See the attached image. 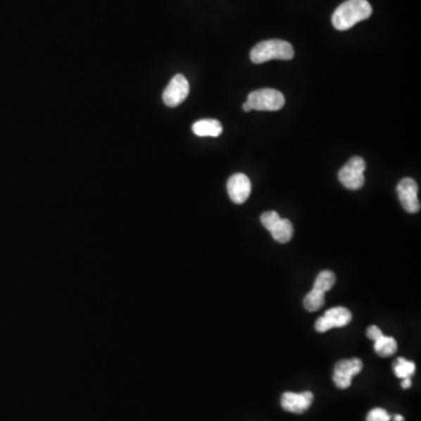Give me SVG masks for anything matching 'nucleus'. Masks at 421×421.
I'll list each match as a JSON object with an SVG mask.
<instances>
[{"label": "nucleus", "instance_id": "1", "mask_svg": "<svg viewBox=\"0 0 421 421\" xmlns=\"http://www.w3.org/2000/svg\"><path fill=\"white\" fill-rule=\"evenodd\" d=\"M372 6L367 0H346L332 14L334 27L339 31H348L359 21L371 17Z\"/></svg>", "mask_w": 421, "mask_h": 421}, {"label": "nucleus", "instance_id": "2", "mask_svg": "<svg viewBox=\"0 0 421 421\" xmlns=\"http://www.w3.org/2000/svg\"><path fill=\"white\" fill-rule=\"evenodd\" d=\"M293 46L279 39L265 40L254 46L251 52V60L256 65L270 60H291L294 58Z\"/></svg>", "mask_w": 421, "mask_h": 421}, {"label": "nucleus", "instance_id": "3", "mask_svg": "<svg viewBox=\"0 0 421 421\" xmlns=\"http://www.w3.org/2000/svg\"><path fill=\"white\" fill-rule=\"evenodd\" d=\"M249 106L252 107L253 111H277L282 109L284 106V96L283 94L277 89L254 90L249 95Z\"/></svg>", "mask_w": 421, "mask_h": 421}, {"label": "nucleus", "instance_id": "4", "mask_svg": "<svg viewBox=\"0 0 421 421\" xmlns=\"http://www.w3.org/2000/svg\"><path fill=\"white\" fill-rule=\"evenodd\" d=\"M366 169V163L362 157H352L342 169L339 170V180L343 187L348 190H359L365 183L364 171Z\"/></svg>", "mask_w": 421, "mask_h": 421}, {"label": "nucleus", "instance_id": "5", "mask_svg": "<svg viewBox=\"0 0 421 421\" xmlns=\"http://www.w3.org/2000/svg\"><path fill=\"white\" fill-rule=\"evenodd\" d=\"M190 93V84L185 76L177 74L163 93V101L168 107H177L183 103Z\"/></svg>", "mask_w": 421, "mask_h": 421}, {"label": "nucleus", "instance_id": "6", "mask_svg": "<svg viewBox=\"0 0 421 421\" xmlns=\"http://www.w3.org/2000/svg\"><path fill=\"white\" fill-rule=\"evenodd\" d=\"M363 370V362L359 358L339 360L334 370V382L339 389H348L351 385L352 378Z\"/></svg>", "mask_w": 421, "mask_h": 421}, {"label": "nucleus", "instance_id": "7", "mask_svg": "<svg viewBox=\"0 0 421 421\" xmlns=\"http://www.w3.org/2000/svg\"><path fill=\"white\" fill-rule=\"evenodd\" d=\"M398 196L404 210L408 213H417L420 210L418 199V185L412 178H404L398 184Z\"/></svg>", "mask_w": 421, "mask_h": 421}, {"label": "nucleus", "instance_id": "8", "mask_svg": "<svg viewBox=\"0 0 421 421\" xmlns=\"http://www.w3.org/2000/svg\"><path fill=\"white\" fill-rule=\"evenodd\" d=\"M252 191V184L245 173H234L227 182L228 196L235 204H244Z\"/></svg>", "mask_w": 421, "mask_h": 421}, {"label": "nucleus", "instance_id": "9", "mask_svg": "<svg viewBox=\"0 0 421 421\" xmlns=\"http://www.w3.org/2000/svg\"><path fill=\"white\" fill-rule=\"evenodd\" d=\"M314 401V394L307 391L302 394H294V392H286L281 398V405L284 411L290 413L302 415L307 412Z\"/></svg>", "mask_w": 421, "mask_h": 421}, {"label": "nucleus", "instance_id": "10", "mask_svg": "<svg viewBox=\"0 0 421 421\" xmlns=\"http://www.w3.org/2000/svg\"><path fill=\"white\" fill-rule=\"evenodd\" d=\"M192 130L199 137H218L222 134V125L217 120H201L192 125Z\"/></svg>", "mask_w": 421, "mask_h": 421}, {"label": "nucleus", "instance_id": "11", "mask_svg": "<svg viewBox=\"0 0 421 421\" xmlns=\"http://www.w3.org/2000/svg\"><path fill=\"white\" fill-rule=\"evenodd\" d=\"M330 328H343L349 325L352 320V315L349 309L344 307H336L329 309L325 315Z\"/></svg>", "mask_w": 421, "mask_h": 421}, {"label": "nucleus", "instance_id": "12", "mask_svg": "<svg viewBox=\"0 0 421 421\" xmlns=\"http://www.w3.org/2000/svg\"><path fill=\"white\" fill-rule=\"evenodd\" d=\"M270 233H272V237H273L275 241L280 242V244H287L293 238V224L288 219L281 218L280 221L272 228Z\"/></svg>", "mask_w": 421, "mask_h": 421}, {"label": "nucleus", "instance_id": "13", "mask_svg": "<svg viewBox=\"0 0 421 421\" xmlns=\"http://www.w3.org/2000/svg\"><path fill=\"white\" fill-rule=\"evenodd\" d=\"M397 350L398 344L394 337L383 335L375 342V351L380 357H389V356L394 355Z\"/></svg>", "mask_w": 421, "mask_h": 421}, {"label": "nucleus", "instance_id": "14", "mask_svg": "<svg viewBox=\"0 0 421 421\" xmlns=\"http://www.w3.org/2000/svg\"><path fill=\"white\" fill-rule=\"evenodd\" d=\"M325 303V293L313 288L310 293L304 297L303 306L308 311H318Z\"/></svg>", "mask_w": 421, "mask_h": 421}, {"label": "nucleus", "instance_id": "15", "mask_svg": "<svg viewBox=\"0 0 421 421\" xmlns=\"http://www.w3.org/2000/svg\"><path fill=\"white\" fill-rule=\"evenodd\" d=\"M394 370L396 376L401 379L411 378L415 372V364L408 359L398 358L394 362Z\"/></svg>", "mask_w": 421, "mask_h": 421}, {"label": "nucleus", "instance_id": "16", "mask_svg": "<svg viewBox=\"0 0 421 421\" xmlns=\"http://www.w3.org/2000/svg\"><path fill=\"white\" fill-rule=\"evenodd\" d=\"M335 274L330 272V270H323L316 277L314 288L315 289L320 290V291H323V293H327V291L332 289V287L335 286Z\"/></svg>", "mask_w": 421, "mask_h": 421}, {"label": "nucleus", "instance_id": "17", "mask_svg": "<svg viewBox=\"0 0 421 421\" xmlns=\"http://www.w3.org/2000/svg\"><path fill=\"white\" fill-rule=\"evenodd\" d=\"M280 219L281 217L277 212H275V210H268V212H265L261 215V224L263 225V227L270 232L272 231V228L280 221Z\"/></svg>", "mask_w": 421, "mask_h": 421}, {"label": "nucleus", "instance_id": "18", "mask_svg": "<svg viewBox=\"0 0 421 421\" xmlns=\"http://www.w3.org/2000/svg\"><path fill=\"white\" fill-rule=\"evenodd\" d=\"M391 417L383 408H373L366 417V421H390Z\"/></svg>", "mask_w": 421, "mask_h": 421}, {"label": "nucleus", "instance_id": "19", "mask_svg": "<svg viewBox=\"0 0 421 421\" xmlns=\"http://www.w3.org/2000/svg\"><path fill=\"white\" fill-rule=\"evenodd\" d=\"M366 336H367V339H372L373 342H376L383 336V332L376 325H371L366 330Z\"/></svg>", "mask_w": 421, "mask_h": 421}, {"label": "nucleus", "instance_id": "20", "mask_svg": "<svg viewBox=\"0 0 421 421\" xmlns=\"http://www.w3.org/2000/svg\"><path fill=\"white\" fill-rule=\"evenodd\" d=\"M411 378H404V379H403V383H401V387H403V389H410V387H411Z\"/></svg>", "mask_w": 421, "mask_h": 421}, {"label": "nucleus", "instance_id": "21", "mask_svg": "<svg viewBox=\"0 0 421 421\" xmlns=\"http://www.w3.org/2000/svg\"><path fill=\"white\" fill-rule=\"evenodd\" d=\"M242 109H244V111H246V113H249V111H252V107H251V106H249V102H245V103L242 104Z\"/></svg>", "mask_w": 421, "mask_h": 421}, {"label": "nucleus", "instance_id": "22", "mask_svg": "<svg viewBox=\"0 0 421 421\" xmlns=\"http://www.w3.org/2000/svg\"><path fill=\"white\" fill-rule=\"evenodd\" d=\"M404 417H403V415H396V417H394V421H404Z\"/></svg>", "mask_w": 421, "mask_h": 421}]
</instances>
